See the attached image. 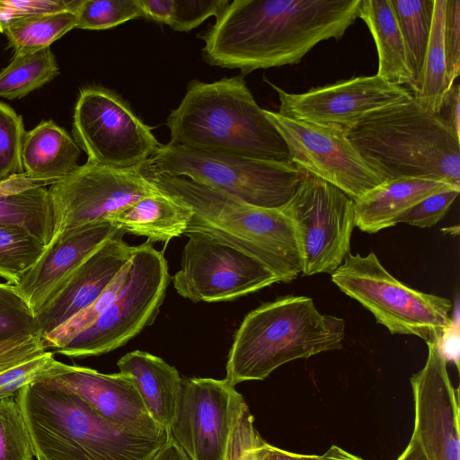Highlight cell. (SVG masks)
<instances>
[{
	"instance_id": "21",
	"label": "cell",
	"mask_w": 460,
	"mask_h": 460,
	"mask_svg": "<svg viewBox=\"0 0 460 460\" xmlns=\"http://www.w3.org/2000/svg\"><path fill=\"white\" fill-rule=\"evenodd\" d=\"M460 187L447 182L420 179L395 178L384 181L355 200V226L376 234L395 226L396 219L425 198Z\"/></svg>"
},
{
	"instance_id": "6",
	"label": "cell",
	"mask_w": 460,
	"mask_h": 460,
	"mask_svg": "<svg viewBox=\"0 0 460 460\" xmlns=\"http://www.w3.org/2000/svg\"><path fill=\"white\" fill-rule=\"evenodd\" d=\"M344 337V320L321 314L310 297L286 296L264 303L236 331L225 379L233 386L263 380L288 362L340 349Z\"/></svg>"
},
{
	"instance_id": "23",
	"label": "cell",
	"mask_w": 460,
	"mask_h": 460,
	"mask_svg": "<svg viewBox=\"0 0 460 460\" xmlns=\"http://www.w3.org/2000/svg\"><path fill=\"white\" fill-rule=\"evenodd\" d=\"M81 149L52 119L41 120L25 131L21 152L23 172L32 178L58 181L78 165Z\"/></svg>"
},
{
	"instance_id": "22",
	"label": "cell",
	"mask_w": 460,
	"mask_h": 460,
	"mask_svg": "<svg viewBox=\"0 0 460 460\" xmlns=\"http://www.w3.org/2000/svg\"><path fill=\"white\" fill-rule=\"evenodd\" d=\"M119 372L132 377L150 417L168 430L176 412L181 380L178 370L163 358L134 350L117 362Z\"/></svg>"
},
{
	"instance_id": "48",
	"label": "cell",
	"mask_w": 460,
	"mask_h": 460,
	"mask_svg": "<svg viewBox=\"0 0 460 460\" xmlns=\"http://www.w3.org/2000/svg\"><path fill=\"white\" fill-rule=\"evenodd\" d=\"M153 460H190L176 441L169 435L164 447Z\"/></svg>"
},
{
	"instance_id": "44",
	"label": "cell",
	"mask_w": 460,
	"mask_h": 460,
	"mask_svg": "<svg viewBox=\"0 0 460 460\" xmlns=\"http://www.w3.org/2000/svg\"><path fill=\"white\" fill-rule=\"evenodd\" d=\"M459 103L460 87L458 84H453L447 92L441 109L437 114L458 138H460Z\"/></svg>"
},
{
	"instance_id": "47",
	"label": "cell",
	"mask_w": 460,
	"mask_h": 460,
	"mask_svg": "<svg viewBox=\"0 0 460 460\" xmlns=\"http://www.w3.org/2000/svg\"><path fill=\"white\" fill-rule=\"evenodd\" d=\"M258 460H325L323 456L304 455L276 447L266 441L259 447Z\"/></svg>"
},
{
	"instance_id": "45",
	"label": "cell",
	"mask_w": 460,
	"mask_h": 460,
	"mask_svg": "<svg viewBox=\"0 0 460 460\" xmlns=\"http://www.w3.org/2000/svg\"><path fill=\"white\" fill-rule=\"evenodd\" d=\"M439 348L445 360L454 363L459 369V314L458 306L456 309V314L453 316L452 324L445 330L441 337L438 339Z\"/></svg>"
},
{
	"instance_id": "29",
	"label": "cell",
	"mask_w": 460,
	"mask_h": 460,
	"mask_svg": "<svg viewBox=\"0 0 460 460\" xmlns=\"http://www.w3.org/2000/svg\"><path fill=\"white\" fill-rule=\"evenodd\" d=\"M404 40L414 88L418 92L429 40L434 0H391Z\"/></svg>"
},
{
	"instance_id": "16",
	"label": "cell",
	"mask_w": 460,
	"mask_h": 460,
	"mask_svg": "<svg viewBox=\"0 0 460 460\" xmlns=\"http://www.w3.org/2000/svg\"><path fill=\"white\" fill-rule=\"evenodd\" d=\"M242 398L225 378H182L169 435L190 460H226L233 416Z\"/></svg>"
},
{
	"instance_id": "17",
	"label": "cell",
	"mask_w": 460,
	"mask_h": 460,
	"mask_svg": "<svg viewBox=\"0 0 460 460\" xmlns=\"http://www.w3.org/2000/svg\"><path fill=\"white\" fill-rule=\"evenodd\" d=\"M427 345L426 363L410 379L414 402L411 436L427 460H460L459 390L450 381L438 340Z\"/></svg>"
},
{
	"instance_id": "34",
	"label": "cell",
	"mask_w": 460,
	"mask_h": 460,
	"mask_svg": "<svg viewBox=\"0 0 460 460\" xmlns=\"http://www.w3.org/2000/svg\"><path fill=\"white\" fill-rule=\"evenodd\" d=\"M130 261L102 295L89 307L74 315L42 339L45 349L55 350L66 345L78 333L91 326L113 301L126 281Z\"/></svg>"
},
{
	"instance_id": "30",
	"label": "cell",
	"mask_w": 460,
	"mask_h": 460,
	"mask_svg": "<svg viewBox=\"0 0 460 460\" xmlns=\"http://www.w3.org/2000/svg\"><path fill=\"white\" fill-rule=\"evenodd\" d=\"M76 14L71 11L48 13L17 21L4 30L14 54L35 52L76 28Z\"/></svg>"
},
{
	"instance_id": "32",
	"label": "cell",
	"mask_w": 460,
	"mask_h": 460,
	"mask_svg": "<svg viewBox=\"0 0 460 460\" xmlns=\"http://www.w3.org/2000/svg\"><path fill=\"white\" fill-rule=\"evenodd\" d=\"M76 28L101 31L144 17L137 0H82L76 13Z\"/></svg>"
},
{
	"instance_id": "43",
	"label": "cell",
	"mask_w": 460,
	"mask_h": 460,
	"mask_svg": "<svg viewBox=\"0 0 460 460\" xmlns=\"http://www.w3.org/2000/svg\"><path fill=\"white\" fill-rule=\"evenodd\" d=\"M46 351L40 335H28L0 342V373Z\"/></svg>"
},
{
	"instance_id": "20",
	"label": "cell",
	"mask_w": 460,
	"mask_h": 460,
	"mask_svg": "<svg viewBox=\"0 0 460 460\" xmlns=\"http://www.w3.org/2000/svg\"><path fill=\"white\" fill-rule=\"evenodd\" d=\"M125 234L120 232L92 253L35 314L41 338L93 305L125 268L135 247L123 240Z\"/></svg>"
},
{
	"instance_id": "39",
	"label": "cell",
	"mask_w": 460,
	"mask_h": 460,
	"mask_svg": "<svg viewBox=\"0 0 460 460\" xmlns=\"http://www.w3.org/2000/svg\"><path fill=\"white\" fill-rule=\"evenodd\" d=\"M56 362L52 351L13 367L0 373V400L14 397L24 386L47 376Z\"/></svg>"
},
{
	"instance_id": "37",
	"label": "cell",
	"mask_w": 460,
	"mask_h": 460,
	"mask_svg": "<svg viewBox=\"0 0 460 460\" xmlns=\"http://www.w3.org/2000/svg\"><path fill=\"white\" fill-rule=\"evenodd\" d=\"M253 423V416L243 397L233 416L226 460H258L259 447L263 439Z\"/></svg>"
},
{
	"instance_id": "4",
	"label": "cell",
	"mask_w": 460,
	"mask_h": 460,
	"mask_svg": "<svg viewBox=\"0 0 460 460\" xmlns=\"http://www.w3.org/2000/svg\"><path fill=\"white\" fill-rule=\"evenodd\" d=\"M146 176L190 209L184 235L201 234L237 249L265 266L279 282L288 283L302 273L296 228L281 208L252 206L184 177Z\"/></svg>"
},
{
	"instance_id": "5",
	"label": "cell",
	"mask_w": 460,
	"mask_h": 460,
	"mask_svg": "<svg viewBox=\"0 0 460 460\" xmlns=\"http://www.w3.org/2000/svg\"><path fill=\"white\" fill-rule=\"evenodd\" d=\"M346 133L384 181L420 178L460 187V138L414 95L369 114Z\"/></svg>"
},
{
	"instance_id": "35",
	"label": "cell",
	"mask_w": 460,
	"mask_h": 460,
	"mask_svg": "<svg viewBox=\"0 0 460 460\" xmlns=\"http://www.w3.org/2000/svg\"><path fill=\"white\" fill-rule=\"evenodd\" d=\"M28 335H40L34 313L13 285L0 283V342Z\"/></svg>"
},
{
	"instance_id": "9",
	"label": "cell",
	"mask_w": 460,
	"mask_h": 460,
	"mask_svg": "<svg viewBox=\"0 0 460 460\" xmlns=\"http://www.w3.org/2000/svg\"><path fill=\"white\" fill-rule=\"evenodd\" d=\"M170 281L164 253L150 243L135 246L126 281L113 301L91 326L52 352L86 358L125 345L155 322Z\"/></svg>"
},
{
	"instance_id": "49",
	"label": "cell",
	"mask_w": 460,
	"mask_h": 460,
	"mask_svg": "<svg viewBox=\"0 0 460 460\" xmlns=\"http://www.w3.org/2000/svg\"><path fill=\"white\" fill-rule=\"evenodd\" d=\"M396 460H427L422 448L411 436L407 447Z\"/></svg>"
},
{
	"instance_id": "40",
	"label": "cell",
	"mask_w": 460,
	"mask_h": 460,
	"mask_svg": "<svg viewBox=\"0 0 460 460\" xmlns=\"http://www.w3.org/2000/svg\"><path fill=\"white\" fill-rule=\"evenodd\" d=\"M460 190H448L432 194L400 216L395 224L405 223L420 228L436 225L447 214Z\"/></svg>"
},
{
	"instance_id": "1",
	"label": "cell",
	"mask_w": 460,
	"mask_h": 460,
	"mask_svg": "<svg viewBox=\"0 0 460 460\" xmlns=\"http://www.w3.org/2000/svg\"><path fill=\"white\" fill-rule=\"evenodd\" d=\"M361 0H234L199 34L209 65L256 69L298 64L321 41L341 39Z\"/></svg>"
},
{
	"instance_id": "46",
	"label": "cell",
	"mask_w": 460,
	"mask_h": 460,
	"mask_svg": "<svg viewBox=\"0 0 460 460\" xmlns=\"http://www.w3.org/2000/svg\"><path fill=\"white\" fill-rule=\"evenodd\" d=\"M144 17L169 24L173 11V0H137Z\"/></svg>"
},
{
	"instance_id": "13",
	"label": "cell",
	"mask_w": 460,
	"mask_h": 460,
	"mask_svg": "<svg viewBox=\"0 0 460 460\" xmlns=\"http://www.w3.org/2000/svg\"><path fill=\"white\" fill-rule=\"evenodd\" d=\"M283 138L289 161L336 186L354 201L384 181L341 129L264 110Z\"/></svg>"
},
{
	"instance_id": "8",
	"label": "cell",
	"mask_w": 460,
	"mask_h": 460,
	"mask_svg": "<svg viewBox=\"0 0 460 460\" xmlns=\"http://www.w3.org/2000/svg\"><path fill=\"white\" fill-rule=\"evenodd\" d=\"M331 279L393 334L413 335L431 342L453 323L449 299L404 285L389 273L374 252L366 256L348 254Z\"/></svg>"
},
{
	"instance_id": "27",
	"label": "cell",
	"mask_w": 460,
	"mask_h": 460,
	"mask_svg": "<svg viewBox=\"0 0 460 460\" xmlns=\"http://www.w3.org/2000/svg\"><path fill=\"white\" fill-rule=\"evenodd\" d=\"M446 0H434L430 36L427 47L418 92L413 94L429 111L438 114L450 88L446 71L443 22Z\"/></svg>"
},
{
	"instance_id": "12",
	"label": "cell",
	"mask_w": 460,
	"mask_h": 460,
	"mask_svg": "<svg viewBox=\"0 0 460 460\" xmlns=\"http://www.w3.org/2000/svg\"><path fill=\"white\" fill-rule=\"evenodd\" d=\"M160 192L142 168L112 169L86 161L49 186L53 235L107 218L148 195Z\"/></svg>"
},
{
	"instance_id": "31",
	"label": "cell",
	"mask_w": 460,
	"mask_h": 460,
	"mask_svg": "<svg viewBox=\"0 0 460 460\" xmlns=\"http://www.w3.org/2000/svg\"><path fill=\"white\" fill-rule=\"evenodd\" d=\"M46 246L25 229L0 225V277L14 285L40 258Z\"/></svg>"
},
{
	"instance_id": "38",
	"label": "cell",
	"mask_w": 460,
	"mask_h": 460,
	"mask_svg": "<svg viewBox=\"0 0 460 460\" xmlns=\"http://www.w3.org/2000/svg\"><path fill=\"white\" fill-rule=\"evenodd\" d=\"M82 0H0V32L17 21L48 13H76Z\"/></svg>"
},
{
	"instance_id": "26",
	"label": "cell",
	"mask_w": 460,
	"mask_h": 460,
	"mask_svg": "<svg viewBox=\"0 0 460 460\" xmlns=\"http://www.w3.org/2000/svg\"><path fill=\"white\" fill-rule=\"evenodd\" d=\"M0 225L22 227L47 248L53 235V211L49 189L35 187L0 197Z\"/></svg>"
},
{
	"instance_id": "2",
	"label": "cell",
	"mask_w": 460,
	"mask_h": 460,
	"mask_svg": "<svg viewBox=\"0 0 460 460\" xmlns=\"http://www.w3.org/2000/svg\"><path fill=\"white\" fill-rule=\"evenodd\" d=\"M166 125L172 145L199 152L289 161L283 138L241 75L212 83L190 81Z\"/></svg>"
},
{
	"instance_id": "28",
	"label": "cell",
	"mask_w": 460,
	"mask_h": 460,
	"mask_svg": "<svg viewBox=\"0 0 460 460\" xmlns=\"http://www.w3.org/2000/svg\"><path fill=\"white\" fill-rule=\"evenodd\" d=\"M59 74L50 48L25 54H14L0 72V97L20 99L50 82Z\"/></svg>"
},
{
	"instance_id": "10",
	"label": "cell",
	"mask_w": 460,
	"mask_h": 460,
	"mask_svg": "<svg viewBox=\"0 0 460 460\" xmlns=\"http://www.w3.org/2000/svg\"><path fill=\"white\" fill-rule=\"evenodd\" d=\"M302 171L296 192L281 209L296 228L302 274H332L349 254L355 201L336 186Z\"/></svg>"
},
{
	"instance_id": "14",
	"label": "cell",
	"mask_w": 460,
	"mask_h": 460,
	"mask_svg": "<svg viewBox=\"0 0 460 460\" xmlns=\"http://www.w3.org/2000/svg\"><path fill=\"white\" fill-rule=\"evenodd\" d=\"M172 280L193 302L230 301L279 282L253 258L201 234H189Z\"/></svg>"
},
{
	"instance_id": "11",
	"label": "cell",
	"mask_w": 460,
	"mask_h": 460,
	"mask_svg": "<svg viewBox=\"0 0 460 460\" xmlns=\"http://www.w3.org/2000/svg\"><path fill=\"white\" fill-rule=\"evenodd\" d=\"M74 139L87 161L112 168H142L161 146L119 95L102 87L80 91L73 119Z\"/></svg>"
},
{
	"instance_id": "42",
	"label": "cell",
	"mask_w": 460,
	"mask_h": 460,
	"mask_svg": "<svg viewBox=\"0 0 460 460\" xmlns=\"http://www.w3.org/2000/svg\"><path fill=\"white\" fill-rule=\"evenodd\" d=\"M443 45L447 78L451 87L460 72V0H446Z\"/></svg>"
},
{
	"instance_id": "18",
	"label": "cell",
	"mask_w": 460,
	"mask_h": 460,
	"mask_svg": "<svg viewBox=\"0 0 460 460\" xmlns=\"http://www.w3.org/2000/svg\"><path fill=\"white\" fill-rule=\"evenodd\" d=\"M40 382L79 396L106 420L153 437L168 433L147 412L132 377L55 362Z\"/></svg>"
},
{
	"instance_id": "24",
	"label": "cell",
	"mask_w": 460,
	"mask_h": 460,
	"mask_svg": "<svg viewBox=\"0 0 460 460\" xmlns=\"http://www.w3.org/2000/svg\"><path fill=\"white\" fill-rule=\"evenodd\" d=\"M358 18L368 27L376 46V75L392 84L409 85L412 93L414 81L402 33L391 0H361Z\"/></svg>"
},
{
	"instance_id": "50",
	"label": "cell",
	"mask_w": 460,
	"mask_h": 460,
	"mask_svg": "<svg viewBox=\"0 0 460 460\" xmlns=\"http://www.w3.org/2000/svg\"><path fill=\"white\" fill-rule=\"evenodd\" d=\"M323 456L325 460H364L335 445L331 446Z\"/></svg>"
},
{
	"instance_id": "15",
	"label": "cell",
	"mask_w": 460,
	"mask_h": 460,
	"mask_svg": "<svg viewBox=\"0 0 460 460\" xmlns=\"http://www.w3.org/2000/svg\"><path fill=\"white\" fill-rule=\"evenodd\" d=\"M268 83L278 93L280 115L345 132L369 114L413 95L409 89L392 84L377 75L352 77L301 93H287Z\"/></svg>"
},
{
	"instance_id": "3",
	"label": "cell",
	"mask_w": 460,
	"mask_h": 460,
	"mask_svg": "<svg viewBox=\"0 0 460 460\" xmlns=\"http://www.w3.org/2000/svg\"><path fill=\"white\" fill-rule=\"evenodd\" d=\"M15 399L37 460H153L169 438L110 422L79 396L40 382Z\"/></svg>"
},
{
	"instance_id": "25",
	"label": "cell",
	"mask_w": 460,
	"mask_h": 460,
	"mask_svg": "<svg viewBox=\"0 0 460 460\" xmlns=\"http://www.w3.org/2000/svg\"><path fill=\"white\" fill-rule=\"evenodd\" d=\"M190 217L188 207L160 190L111 215L107 221L125 233L146 236L151 242L168 243L184 234Z\"/></svg>"
},
{
	"instance_id": "36",
	"label": "cell",
	"mask_w": 460,
	"mask_h": 460,
	"mask_svg": "<svg viewBox=\"0 0 460 460\" xmlns=\"http://www.w3.org/2000/svg\"><path fill=\"white\" fill-rule=\"evenodd\" d=\"M24 134L22 118L0 102V182L24 173L21 160Z\"/></svg>"
},
{
	"instance_id": "33",
	"label": "cell",
	"mask_w": 460,
	"mask_h": 460,
	"mask_svg": "<svg viewBox=\"0 0 460 460\" xmlns=\"http://www.w3.org/2000/svg\"><path fill=\"white\" fill-rule=\"evenodd\" d=\"M28 429L15 397L0 400V460H33Z\"/></svg>"
},
{
	"instance_id": "7",
	"label": "cell",
	"mask_w": 460,
	"mask_h": 460,
	"mask_svg": "<svg viewBox=\"0 0 460 460\" xmlns=\"http://www.w3.org/2000/svg\"><path fill=\"white\" fill-rule=\"evenodd\" d=\"M142 172L184 177L265 208H282L296 192L303 174L290 161L199 152L169 143L161 145Z\"/></svg>"
},
{
	"instance_id": "19",
	"label": "cell",
	"mask_w": 460,
	"mask_h": 460,
	"mask_svg": "<svg viewBox=\"0 0 460 460\" xmlns=\"http://www.w3.org/2000/svg\"><path fill=\"white\" fill-rule=\"evenodd\" d=\"M123 231L117 225L103 221L61 234L13 285L16 291L35 314L92 253Z\"/></svg>"
},
{
	"instance_id": "41",
	"label": "cell",
	"mask_w": 460,
	"mask_h": 460,
	"mask_svg": "<svg viewBox=\"0 0 460 460\" xmlns=\"http://www.w3.org/2000/svg\"><path fill=\"white\" fill-rule=\"evenodd\" d=\"M228 0H173L169 26L177 31H190L209 16H217L229 4Z\"/></svg>"
}]
</instances>
